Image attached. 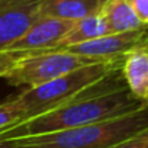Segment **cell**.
Wrapping results in <instances>:
<instances>
[{
  "instance_id": "10",
  "label": "cell",
  "mask_w": 148,
  "mask_h": 148,
  "mask_svg": "<svg viewBox=\"0 0 148 148\" xmlns=\"http://www.w3.org/2000/svg\"><path fill=\"white\" fill-rule=\"evenodd\" d=\"M99 15L103 18L109 34H121L147 28L125 0H106Z\"/></svg>"
},
{
  "instance_id": "14",
  "label": "cell",
  "mask_w": 148,
  "mask_h": 148,
  "mask_svg": "<svg viewBox=\"0 0 148 148\" xmlns=\"http://www.w3.org/2000/svg\"><path fill=\"white\" fill-rule=\"evenodd\" d=\"M108 148H148V129L142 131L128 139H123L118 144H113Z\"/></svg>"
},
{
  "instance_id": "12",
  "label": "cell",
  "mask_w": 148,
  "mask_h": 148,
  "mask_svg": "<svg viewBox=\"0 0 148 148\" xmlns=\"http://www.w3.org/2000/svg\"><path fill=\"white\" fill-rule=\"evenodd\" d=\"M23 121V112L16 97L0 103V131Z\"/></svg>"
},
{
  "instance_id": "16",
  "label": "cell",
  "mask_w": 148,
  "mask_h": 148,
  "mask_svg": "<svg viewBox=\"0 0 148 148\" xmlns=\"http://www.w3.org/2000/svg\"><path fill=\"white\" fill-rule=\"evenodd\" d=\"M0 148H22V147H19L18 144H15L9 139H3V141H0Z\"/></svg>"
},
{
  "instance_id": "11",
  "label": "cell",
  "mask_w": 148,
  "mask_h": 148,
  "mask_svg": "<svg viewBox=\"0 0 148 148\" xmlns=\"http://www.w3.org/2000/svg\"><path fill=\"white\" fill-rule=\"evenodd\" d=\"M106 34H109V32H108V28H106L103 18L99 13L92 15V16H87V18H83V19L73 22L68 32L64 35V38L60 41V44L51 51H61L67 47L82 44V42L103 36Z\"/></svg>"
},
{
  "instance_id": "13",
  "label": "cell",
  "mask_w": 148,
  "mask_h": 148,
  "mask_svg": "<svg viewBox=\"0 0 148 148\" xmlns=\"http://www.w3.org/2000/svg\"><path fill=\"white\" fill-rule=\"evenodd\" d=\"M29 52L23 51H0V79H3L5 74L16 64L19 58Z\"/></svg>"
},
{
  "instance_id": "1",
  "label": "cell",
  "mask_w": 148,
  "mask_h": 148,
  "mask_svg": "<svg viewBox=\"0 0 148 148\" xmlns=\"http://www.w3.org/2000/svg\"><path fill=\"white\" fill-rule=\"evenodd\" d=\"M147 106V102L136 99L129 92L121 67H116L100 80L82 90L65 105L0 131V141L103 122L136 112Z\"/></svg>"
},
{
  "instance_id": "5",
  "label": "cell",
  "mask_w": 148,
  "mask_h": 148,
  "mask_svg": "<svg viewBox=\"0 0 148 148\" xmlns=\"http://www.w3.org/2000/svg\"><path fill=\"white\" fill-rule=\"evenodd\" d=\"M144 44H147V28L121 34H106L82 44L67 47L61 51L77 54L96 61H122L125 54Z\"/></svg>"
},
{
  "instance_id": "8",
  "label": "cell",
  "mask_w": 148,
  "mask_h": 148,
  "mask_svg": "<svg viewBox=\"0 0 148 148\" xmlns=\"http://www.w3.org/2000/svg\"><path fill=\"white\" fill-rule=\"evenodd\" d=\"M121 71L126 87L139 100L148 99V49L147 44L139 45L123 55Z\"/></svg>"
},
{
  "instance_id": "7",
  "label": "cell",
  "mask_w": 148,
  "mask_h": 148,
  "mask_svg": "<svg viewBox=\"0 0 148 148\" xmlns=\"http://www.w3.org/2000/svg\"><path fill=\"white\" fill-rule=\"evenodd\" d=\"M71 25V21L57 19L51 16H39L21 38L9 45L6 51H23L34 54L51 51L60 44Z\"/></svg>"
},
{
  "instance_id": "15",
  "label": "cell",
  "mask_w": 148,
  "mask_h": 148,
  "mask_svg": "<svg viewBox=\"0 0 148 148\" xmlns=\"http://www.w3.org/2000/svg\"><path fill=\"white\" fill-rule=\"evenodd\" d=\"M142 23H148V0H125Z\"/></svg>"
},
{
  "instance_id": "3",
  "label": "cell",
  "mask_w": 148,
  "mask_h": 148,
  "mask_svg": "<svg viewBox=\"0 0 148 148\" xmlns=\"http://www.w3.org/2000/svg\"><path fill=\"white\" fill-rule=\"evenodd\" d=\"M122 61H100L65 73L47 83L26 89L16 96L23 112V121L47 113L73 100L82 90L100 80L109 71L121 67ZM22 121V122H23Z\"/></svg>"
},
{
  "instance_id": "2",
  "label": "cell",
  "mask_w": 148,
  "mask_h": 148,
  "mask_svg": "<svg viewBox=\"0 0 148 148\" xmlns=\"http://www.w3.org/2000/svg\"><path fill=\"white\" fill-rule=\"evenodd\" d=\"M147 108L103 122L9 141L22 148H108L148 129Z\"/></svg>"
},
{
  "instance_id": "4",
  "label": "cell",
  "mask_w": 148,
  "mask_h": 148,
  "mask_svg": "<svg viewBox=\"0 0 148 148\" xmlns=\"http://www.w3.org/2000/svg\"><path fill=\"white\" fill-rule=\"evenodd\" d=\"M100 62L67 51L29 52L19 58L3 79L12 86H38L84 65Z\"/></svg>"
},
{
  "instance_id": "6",
  "label": "cell",
  "mask_w": 148,
  "mask_h": 148,
  "mask_svg": "<svg viewBox=\"0 0 148 148\" xmlns=\"http://www.w3.org/2000/svg\"><path fill=\"white\" fill-rule=\"evenodd\" d=\"M41 0H0V51H6L41 16Z\"/></svg>"
},
{
  "instance_id": "9",
  "label": "cell",
  "mask_w": 148,
  "mask_h": 148,
  "mask_svg": "<svg viewBox=\"0 0 148 148\" xmlns=\"http://www.w3.org/2000/svg\"><path fill=\"white\" fill-rule=\"evenodd\" d=\"M106 0H41L39 15L76 22L97 15Z\"/></svg>"
}]
</instances>
